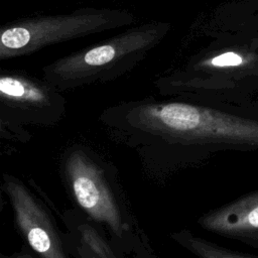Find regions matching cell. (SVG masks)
Returning <instances> with one entry per match:
<instances>
[{
    "instance_id": "cell-6",
    "label": "cell",
    "mask_w": 258,
    "mask_h": 258,
    "mask_svg": "<svg viewBox=\"0 0 258 258\" xmlns=\"http://www.w3.org/2000/svg\"><path fill=\"white\" fill-rule=\"evenodd\" d=\"M6 194L15 226L26 245L40 258H68L56 227L43 206L18 178L3 175Z\"/></svg>"
},
{
    "instance_id": "cell-1",
    "label": "cell",
    "mask_w": 258,
    "mask_h": 258,
    "mask_svg": "<svg viewBox=\"0 0 258 258\" xmlns=\"http://www.w3.org/2000/svg\"><path fill=\"white\" fill-rule=\"evenodd\" d=\"M101 120L137 141L194 149H258V121L207 105L152 98L106 109Z\"/></svg>"
},
{
    "instance_id": "cell-3",
    "label": "cell",
    "mask_w": 258,
    "mask_h": 258,
    "mask_svg": "<svg viewBox=\"0 0 258 258\" xmlns=\"http://www.w3.org/2000/svg\"><path fill=\"white\" fill-rule=\"evenodd\" d=\"M136 20L128 9L97 7L17 18L0 27V60L27 56L53 44L131 26Z\"/></svg>"
},
{
    "instance_id": "cell-5",
    "label": "cell",
    "mask_w": 258,
    "mask_h": 258,
    "mask_svg": "<svg viewBox=\"0 0 258 258\" xmlns=\"http://www.w3.org/2000/svg\"><path fill=\"white\" fill-rule=\"evenodd\" d=\"M63 172L72 196L81 210L121 239L127 225L102 167L83 149H72L64 157Z\"/></svg>"
},
{
    "instance_id": "cell-8",
    "label": "cell",
    "mask_w": 258,
    "mask_h": 258,
    "mask_svg": "<svg viewBox=\"0 0 258 258\" xmlns=\"http://www.w3.org/2000/svg\"><path fill=\"white\" fill-rule=\"evenodd\" d=\"M171 238L198 258H254L223 248L204 238L196 236L188 230L175 232Z\"/></svg>"
},
{
    "instance_id": "cell-4",
    "label": "cell",
    "mask_w": 258,
    "mask_h": 258,
    "mask_svg": "<svg viewBox=\"0 0 258 258\" xmlns=\"http://www.w3.org/2000/svg\"><path fill=\"white\" fill-rule=\"evenodd\" d=\"M67 101L55 86L18 69L0 70V116L9 125H52L66 114Z\"/></svg>"
},
{
    "instance_id": "cell-7",
    "label": "cell",
    "mask_w": 258,
    "mask_h": 258,
    "mask_svg": "<svg viewBox=\"0 0 258 258\" xmlns=\"http://www.w3.org/2000/svg\"><path fill=\"white\" fill-rule=\"evenodd\" d=\"M198 224L211 233L258 247V190L204 214Z\"/></svg>"
},
{
    "instance_id": "cell-2",
    "label": "cell",
    "mask_w": 258,
    "mask_h": 258,
    "mask_svg": "<svg viewBox=\"0 0 258 258\" xmlns=\"http://www.w3.org/2000/svg\"><path fill=\"white\" fill-rule=\"evenodd\" d=\"M171 30L166 21H148L45 64L43 78L59 91L117 80L137 68Z\"/></svg>"
},
{
    "instance_id": "cell-9",
    "label": "cell",
    "mask_w": 258,
    "mask_h": 258,
    "mask_svg": "<svg viewBox=\"0 0 258 258\" xmlns=\"http://www.w3.org/2000/svg\"><path fill=\"white\" fill-rule=\"evenodd\" d=\"M0 258H35L27 253H13L11 255H1Z\"/></svg>"
}]
</instances>
